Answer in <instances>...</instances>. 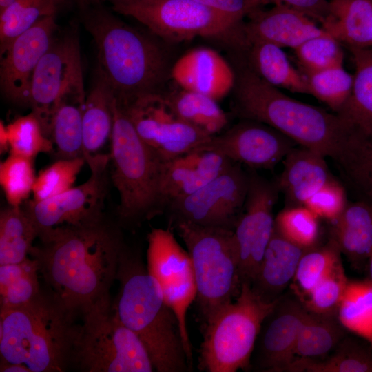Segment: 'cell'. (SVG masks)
<instances>
[{
	"label": "cell",
	"instance_id": "obj_1",
	"mask_svg": "<svg viewBox=\"0 0 372 372\" xmlns=\"http://www.w3.org/2000/svg\"><path fill=\"white\" fill-rule=\"evenodd\" d=\"M30 254L55 295L76 314L110 298V289L126 246L104 218L53 230L39 237Z\"/></svg>",
	"mask_w": 372,
	"mask_h": 372
},
{
	"label": "cell",
	"instance_id": "obj_2",
	"mask_svg": "<svg viewBox=\"0 0 372 372\" xmlns=\"http://www.w3.org/2000/svg\"><path fill=\"white\" fill-rule=\"evenodd\" d=\"M83 12V25L97 49L98 74L119 104L125 106L140 96L169 90L176 60L174 44L123 22L100 3Z\"/></svg>",
	"mask_w": 372,
	"mask_h": 372
},
{
	"label": "cell",
	"instance_id": "obj_3",
	"mask_svg": "<svg viewBox=\"0 0 372 372\" xmlns=\"http://www.w3.org/2000/svg\"><path fill=\"white\" fill-rule=\"evenodd\" d=\"M229 52L235 74L232 114L240 119L267 124L298 145L333 161L350 133L347 121L337 113L289 97L258 75L241 52Z\"/></svg>",
	"mask_w": 372,
	"mask_h": 372
},
{
	"label": "cell",
	"instance_id": "obj_4",
	"mask_svg": "<svg viewBox=\"0 0 372 372\" xmlns=\"http://www.w3.org/2000/svg\"><path fill=\"white\" fill-rule=\"evenodd\" d=\"M76 316L50 289L24 304L0 308L1 364L26 372L65 371L79 331Z\"/></svg>",
	"mask_w": 372,
	"mask_h": 372
},
{
	"label": "cell",
	"instance_id": "obj_5",
	"mask_svg": "<svg viewBox=\"0 0 372 372\" xmlns=\"http://www.w3.org/2000/svg\"><path fill=\"white\" fill-rule=\"evenodd\" d=\"M118 295L112 309L146 348L158 372L190 369L176 316L166 304L158 281L139 254L125 247L116 274Z\"/></svg>",
	"mask_w": 372,
	"mask_h": 372
},
{
	"label": "cell",
	"instance_id": "obj_6",
	"mask_svg": "<svg viewBox=\"0 0 372 372\" xmlns=\"http://www.w3.org/2000/svg\"><path fill=\"white\" fill-rule=\"evenodd\" d=\"M110 155L121 221L137 224L166 210L161 189L165 161L139 136L116 97Z\"/></svg>",
	"mask_w": 372,
	"mask_h": 372
},
{
	"label": "cell",
	"instance_id": "obj_7",
	"mask_svg": "<svg viewBox=\"0 0 372 372\" xmlns=\"http://www.w3.org/2000/svg\"><path fill=\"white\" fill-rule=\"evenodd\" d=\"M174 225L192 260L196 300L205 322L240 292L242 281L234 229L187 222Z\"/></svg>",
	"mask_w": 372,
	"mask_h": 372
},
{
	"label": "cell",
	"instance_id": "obj_8",
	"mask_svg": "<svg viewBox=\"0 0 372 372\" xmlns=\"http://www.w3.org/2000/svg\"><path fill=\"white\" fill-rule=\"evenodd\" d=\"M277 300H263L249 283L242 282L238 297L205 322L200 369L236 372L248 369L262 324Z\"/></svg>",
	"mask_w": 372,
	"mask_h": 372
},
{
	"label": "cell",
	"instance_id": "obj_9",
	"mask_svg": "<svg viewBox=\"0 0 372 372\" xmlns=\"http://www.w3.org/2000/svg\"><path fill=\"white\" fill-rule=\"evenodd\" d=\"M72 366L85 372H151L149 355L139 338L112 309L111 298L82 313Z\"/></svg>",
	"mask_w": 372,
	"mask_h": 372
},
{
	"label": "cell",
	"instance_id": "obj_10",
	"mask_svg": "<svg viewBox=\"0 0 372 372\" xmlns=\"http://www.w3.org/2000/svg\"><path fill=\"white\" fill-rule=\"evenodd\" d=\"M112 9L135 19L172 44L202 37L218 39L231 47L241 38L243 22L238 23L194 0H136Z\"/></svg>",
	"mask_w": 372,
	"mask_h": 372
},
{
	"label": "cell",
	"instance_id": "obj_11",
	"mask_svg": "<svg viewBox=\"0 0 372 372\" xmlns=\"http://www.w3.org/2000/svg\"><path fill=\"white\" fill-rule=\"evenodd\" d=\"M72 94H85L80 43L74 31L54 39L32 79L28 105L50 138L53 112L59 102Z\"/></svg>",
	"mask_w": 372,
	"mask_h": 372
},
{
	"label": "cell",
	"instance_id": "obj_12",
	"mask_svg": "<svg viewBox=\"0 0 372 372\" xmlns=\"http://www.w3.org/2000/svg\"><path fill=\"white\" fill-rule=\"evenodd\" d=\"M91 174L83 184L72 187L52 198L25 203L23 209L38 231V238L53 230L79 226L102 220L107 192V167L109 154L85 158Z\"/></svg>",
	"mask_w": 372,
	"mask_h": 372
},
{
	"label": "cell",
	"instance_id": "obj_13",
	"mask_svg": "<svg viewBox=\"0 0 372 372\" xmlns=\"http://www.w3.org/2000/svg\"><path fill=\"white\" fill-rule=\"evenodd\" d=\"M249 181V172L234 163L198 190L170 203L166 210L173 223L234 229L243 210Z\"/></svg>",
	"mask_w": 372,
	"mask_h": 372
},
{
	"label": "cell",
	"instance_id": "obj_14",
	"mask_svg": "<svg viewBox=\"0 0 372 372\" xmlns=\"http://www.w3.org/2000/svg\"><path fill=\"white\" fill-rule=\"evenodd\" d=\"M121 106L139 136L165 161L196 149L211 137L180 118L164 94L142 96Z\"/></svg>",
	"mask_w": 372,
	"mask_h": 372
},
{
	"label": "cell",
	"instance_id": "obj_15",
	"mask_svg": "<svg viewBox=\"0 0 372 372\" xmlns=\"http://www.w3.org/2000/svg\"><path fill=\"white\" fill-rule=\"evenodd\" d=\"M249 174L244 211L236 224L234 234L242 283L251 285L274 230L273 209L280 190L276 180H269L254 169Z\"/></svg>",
	"mask_w": 372,
	"mask_h": 372
},
{
	"label": "cell",
	"instance_id": "obj_16",
	"mask_svg": "<svg viewBox=\"0 0 372 372\" xmlns=\"http://www.w3.org/2000/svg\"><path fill=\"white\" fill-rule=\"evenodd\" d=\"M297 145L291 138L267 124L240 119L194 150L214 152L252 169H273Z\"/></svg>",
	"mask_w": 372,
	"mask_h": 372
},
{
	"label": "cell",
	"instance_id": "obj_17",
	"mask_svg": "<svg viewBox=\"0 0 372 372\" xmlns=\"http://www.w3.org/2000/svg\"><path fill=\"white\" fill-rule=\"evenodd\" d=\"M308 310L294 293L283 294L265 318L253 353L261 371L281 372L295 359V349ZM253 354V353H252Z\"/></svg>",
	"mask_w": 372,
	"mask_h": 372
},
{
	"label": "cell",
	"instance_id": "obj_18",
	"mask_svg": "<svg viewBox=\"0 0 372 372\" xmlns=\"http://www.w3.org/2000/svg\"><path fill=\"white\" fill-rule=\"evenodd\" d=\"M54 15L45 17L17 37L1 54L0 85L11 101L28 105L34 70L54 40Z\"/></svg>",
	"mask_w": 372,
	"mask_h": 372
},
{
	"label": "cell",
	"instance_id": "obj_19",
	"mask_svg": "<svg viewBox=\"0 0 372 372\" xmlns=\"http://www.w3.org/2000/svg\"><path fill=\"white\" fill-rule=\"evenodd\" d=\"M249 17V20L241 25L243 47L253 42L265 41L294 50L309 39L329 34L310 17L282 3H276L267 10L260 8Z\"/></svg>",
	"mask_w": 372,
	"mask_h": 372
},
{
	"label": "cell",
	"instance_id": "obj_20",
	"mask_svg": "<svg viewBox=\"0 0 372 372\" xmlns=\"http://www.w3.org/2000/svg\"><path fill=\"white\" fill-rule=\"evenodd\" d=\"M171 77L180 88L217 101L231 93L235 82L231 64L215 50L205 47L192 49L176 59Z\"/></svg>",
	"mask_w": 372,
	"mask_h": 372
},
{
	"label": "cell",
	"instance_id": "obj_21",
	"mask_svg": "<svg viewBox=\"0 0 372 372\" xmlns=\"http://www.w3.org/2000/svg\"><path fill=\"white\" fill-rule=\"evenodd\" d=\"M234 162L214 152L193 150L165 161L161 189L167 206L198 190Z\"/></svg>",
	"mask_w": 372,
	"mask_h": 372
},
{
	"label": "cell",
	"instance_id": "obj_22",
	"mask_svg": "<svg viewBox=\"0 0 372 372\" xmlns=\"http://www.w3.org/2000/svg\"><path fill=\"white\" fill-rule=\"evenodd\" d=\"M325 158L320 153L302 146H296L286 155L283 171L276 179L285 207L304 205L332 178Z\"/></svg>",
	"mask_w": 372,
	"mask_h": 372
},
{
	"label": "cell",
	"instance_id": "obj_23",
	"mask_svg": "<svg viewBox=\"0 0 372 372\" xmlns=\"http://www.w3.org/2000/svg\"><path fill=\"white\" fill-rule=\"evenodd\" d=\"M305 251L284 238L274 229L251 283L254 291L267 302L278 300L291 285L300 259Z\"/></svg>",
	"mask_w": 372,
	"mask_h": 372
},
{
	"label": "cell",
	"instance_id": "obj_24",
	"mask_svg": "<svg viewBox=\"0 0 372 372\" xmlns=\"http://www.w3.org/2000/svg\"><path fill=\"white\" fill-rule=\"evenodd\" d=\"M331 225L330 238L355 268L367 263L372 252V205L362 200L348 203Z\"/></svg>",
	"mask_w": 372,
	"mask_h": 372
},
{
	"label": "cell",
	"instance_id": "obj_25",
	"mask_svg": "<svg viewBox=\"0 0 372 372\" xmlns=\"http://www.w3.org/2000/svg\"><path fill=\"white\" fill-rule=\"evenodd\" d=\"M251 69L265 81L293 93L309 94L307 76L289 62L282 48L269 42L256 41L237 50Z\"/></svg>",
	"mask_w": 372,
	"mask_h": 372
},
{
	"label": "cell",
	"instance_id": "obj_26",
	"mask_svg": "<svg viewBox=\"0 0 372 372\" xmlns=\"http://www.w3.org/2000/svg\"><path fill=\"white\" fill-rule=\"evenodd\" d=\"M322 28L348 48H367L372 40V0H330Z\"/></svg>",
	"mask_w": 372,
	"mask_h": 372
},
{
	"label": "cell",
	"instance_id": "obj_27",
	"mask_svg": "<svg viewBox=\"0 0 372 372\" xmlns=\"http://www.w3.org/2000/svg\"><path fill=\"white\" fill-rule=\"evenodd\" d=\"M147 268L161 286L194 277L189 254L169 229L154 228L147 237Z\"/></svg>",
	"mask_w": 372,
	"mask_h": 372
},
{
	"label": "cell",
	"instance_id": "obj_28",
	"mask_svg": "<svg viewBox=\"0 0 372 372\" xmlns=\"http://www.w3.org/2000/svg\"><path fill=\"white\" fill-rule=\"evenodd\" d=\"M333 161L358 200L372 205V135L351 130Z\"/></svg>",
	"mask_w": 372,
	"mask_h": 372
},
{
	"label": "cell",
	"instance_id": "obj_29",
	"mask_svg": "<svg viewBox=\"0 0 372 372\" xmlns=\"http://www.w3.org/2000/svg\"><path fill=\"white\" fill-rule=\"evenodd\" d=\"M115 96L107 83L99 74L86 96L83 114L84 158L102 154L110 143Z\"/></svg>",
	"mask_w": 372,
	"mask_h": 372
},
{
	"label": "cell",
	"instance_id": "obj_30",
	"mask_svg": "<svg viewBox=\"0 0 372 372\" xmlns=\"http://www.w3.org/2000/svg\"><path fill=\"white\" fill-rule=\"evenodd\" d=\"M355 66L351 94L337 114L352 130L372 135V46L349 48Z\"/></svg>",
	"mask_w": 372,
	"mask_h": 372
},
{
	"label": "cell",
	"instance_id": "obj_31",
	"mask_svg": "<svg viewBox=\"0 0 372 372\" xmlns=\"http://www.w3.org/2000/svg\"><path fill=\"white\" fill-rule=\"evenodd\" d=\"M85 99V94H82L65 96L53 112L50 138L58 159L84 158L83 114Z\"/></svg>",
	"mask_w": 372,
	"mask_h": 372
},
{
	"label": "cell",
	"instance_id": "obj_32",
	"mask_svg": "<svg viewBox=\"0 0 372 372\" xmlns=\"http://www.w3.org/2000/svg\"><path fill=\"white\" fill-rule=\"evenodd\" d=\"M284 371L372 372V346L346 335L324 360L296 358Z\"/></svg>",
	"mask_w": 372,
	"mask_h": 372
},
{
	"label": "cell",
	"instance_id": "obj_33",
	"mask_svg": "<svg viewBox=\"0 0 372 372\" xmlns=\"http://www.w3.org/2000/svg\"><path fill=\"white\" fill-rule=\"evenodd\" d=\"M164 96L180 118L209 136L220 134L228 123L227 114L209 96L181 88L169 90Z\"/></svg>",
	"mask_w": 372,
	"mask_h": 372
},
{
	"label": "cell",
	"instance_id": "obj_34",
	"mask_svg": "<svg viewBox=\"0 0 372 372\" xmlns=\"http://www.w3.org/2000/svg\"><path fill=\"white\" fill-rule=\"evenodd\" d=\"M38 231L22 206L9 205L0 213V265L28 258Z\"/></svg>",
	"mask_w": 372,
	"mask_h": 372
},
{
	"label": "cell",
	"instance_id": "obj_35",
	"mask_svg": "<svg viewBox=\"0 0 372 372\" xmlns=\"http://www.w3.org/2000/svg\"><path fill=\"white\" fill-rule=\"evenodd\" d=\"M346 330L337 315L308 311L297 339L296 358H317L327 354L347 335Z\"/></svg>",
	"mask_w": 372,
	"mask_h": 372
},
{
	"label": "cell",
	"instance_id": "obj_36",
	"mask_svg": "<svg viewBox=\"0 0 372 372\" xmlns=\"http://www.w3.org/2000/svg\"><path fill=\"white\" fill-rule=\"evenodd\" d=\"M337 315L347 330L372 346V284L369 280H349Z\"/></svg>",
	"mask_w": 372,
	"mask_h": 372
},
{
	"label": "cell",
	"instance_id": "obj_37",
	"mask_svg": "<svg viewBox=\"0 0 372 372\" xmlns=\"http://www.w3.org/2000/svg\"><path fill=\"white\" fill-rule=\"evenodd\" d=\"M39 264L36 259L0 265V308L24 304L41 291L38 280Z\"/></svg>",
	"mask_w": 372,
	"mask_h": 372
},
{
	"label": "cell",
	"instance_id": "obj_38",
	"mask_svg": "<svg viewBox=\"0 0 372 372\" xmlns=\"http://www.w3.org/2000/svg\"><path fill=\"white\" fill-rule=\"evenodd\" d=\"M57 8L54 0H15L0 12V55L39 20L54 15Z\"/></svg>",
	"mask_w": 372,
	"mask_h": 372
},
{
	"label": "cell",
	"instance_id": "obj_39",
	"mask_svg": "<svg viewBox=\"0 0 372 372\" xmlns=\"http://www.w3.org/2000/svg\"><path fill=\"white\" fill-rule=\"evenodd\" d=\"M340 254L338 245L331 238L324 245L305 251L293 280V293L299 298L306 296L341 261Z\"/></svg>",
	"mask_w": 372,
	"mask_h": 372
},
{
	"label": "cell",
	"instance_id": "obj_40",
	"mask_svg": "<svg viewBox=\"0 0 372 372\" xmlns=\"http://www.w3.org/2000/svg\"><path fill=\"white\" fill-rule=\"evenodd\" d=\"M319 218L304 205L285 207L274 219L275 230L304 250L318 246Z\"/></svg>",
	"mask_w": 372,
	"mask_h": 372
},
{
	"label": "cell",
	"instance_id": "obj_41",
	"mask_svg": "<svg viewBox=\"0 0 372 372\" xmlns=\"http://www.w3.org/2000/svg\"><path fill=\"white\" fill-rule=\"evenodd\" d=\"M10 154L31 160L40 153L54 150L52 140L45 134L37 116L31 112L6 125Z\"/></svg>",
	"mask_w": 372,
	"mask_h": 372
},
{
	"label": "cell",
	"instance_id": "obj_42",
	"mask_svg": "<svg viewBox=\"0 0 372 372\" xmlns=\"http://www.w3.org/2000/svg\"><path fill=\"white\" fill-rule=\"evenodd\" d=\"M310 94L325 103L335 113H338L349 100L353 89V76L342 65L329 68L304 74Z\"/></svg>",
	"mask_w": 372,
	"mask_h": 372
},
{
	"label": "cell",
	"instance_id": "obj_43",
	"mask_svg": "<svg viewBox=\"0 0 372 372\" xmlns=\"http://www.w3.org/2000/svg\"><path fill=\"white\" fill-rule=\"evenodd\" d=\"M35 178L33 160L10 154L0 163V184L10 206L23 205L32 192Z\"/></svg>",
	"mask_w": 372,
	"mask_h": 372
},
{
	"label": "cell",
	"instance_id": "obj_44",
	"mask_svg": "<svg viewBox=\"0 0 372 372\" xmlns=\"http://www.w3.org/2000/svg\"><path fill=\"white\" fill-rule=\"evenodd\" d=\"M85 163L84 158L57 159L40 171L35 178L32 200L42 201L72 188Z\"/></svg>",
	"mask_w": 372,
	"mask_h": 372
},
{
	"label": "cell",
	"instance_id": "obj_45",
	"mask_svg": "<svg viewBox=\"0 0 372 372\" xmlns=\"http://www.w3.org/2000/svg\"><path fill=\"white\" fill-rule=\"evenodd\" d=\"M348 282L349 280L340 261L326 277L300 299L311 312L337 315Z\"/></svg>",
	"mask_w": 372,
	"mask_h": 372
},
{
	"label": "cell",
	"instance_id": "obj_46",
	"mask_svg": "<svg viewBox=\"0 0 372 372\" xmlns=\"http://www.w3.org/2000/svg\"><path fill=\"white\" fill-rule=\"evenodd\" d=\"M340 42L329 34L309 39L294 49L304 74L342 65Z\"/></svg>",
	"mask_w": 372,
	"mask_h": 372
},
{
	"label": "cell",
	"instance_id": "obj_47",
	"mask_svg": "<svg viewBox=\"0 0 372 372\" xmlns=\"http://www.w3.org/2000/svg\"><path fill=\"white\" fill-rule=\"evenodd\" d=\"M164 300L177 318L187 358L192 362L191 341L186 323L187 309L196 300L197 291L194 277L182 281L161 286Z\"/></svg>",
	"mask_w": 372,
	"mask_h": 372
},
{
	"label": "cell",
	"instance_id": "obj_48",
	"mask_svg": "<svg viewBox=\"0 0 372 372\" xmlns=\"http://www.w3.org/2000/svg\"><path fill=\"white\" fill-rule=\"evenodd\" d=\"M347 204L344 186L332 177L304 205L319 218L332 223L341 215Z\"/></svg>",
	"mask_w": 372,
	"mask_h": 372
},
{
	"label": "cell",
	"instance_id": "obj_49",
	"mask_svg": "<svg viewBox=\"0 0 372 372\" xmlns=\"http://www.w3.org/2000/svg\"><path fill=\"white\" fill-rule=\"evenodd\" d=\"M238 23L254 10L260 8L265 0H194Z\"/></svg>",
	"mask_w": 372,
	"mask_h": 372
},
{
	"label": "cell",
	"instance_id": "obj_50",
	"mask_svg": "<svg viewBox=\"0 0 372 372\" xmlns=\"http://www.w3.org/2000/svg\"><path fill=\"white\" fill-rule=\"evenodd\" d=\"M288 5L308 16L319 21L321 23L329 13V3L327 0H265Z\"/></svg>",
	"mask_w": 372,
	"mask_h": 372
},
{
	"label": "cell",
	"instance_id": "obj_51",
	"mask_svg": "<svg viewBox=\"0 0 372 372\" xmlns=\"http://www.w3.org/2000/svg\"><path fill=\"white\" fill-rule=\"evenodd\" d=\"M9 150V142L6 130V125L3 122H0V153L1 154Z\"/></svg>",
	"mask_w": 372,
	"mask_h": 372
},
{
	"label": "cell",
	"instance_id": "obj_52",
	"mask_svg": "<svg viewBox=\"0 0 372 372\" xmlns=\"http://www.w3.org/2000/svg\"><path fill=\"white\" fill-rule=\"evenodd\" d=\"M80 8L83 10L92 6L100 3V0H75Z\"/></svg>",
	"mask_w": 372,
	"mask_h": 372
},
{
	"label": "cell",
	"instance_id": "obj_53",
	"mask_svg": "<svg viewBox=\"0 0 372 372\" xmlns=\"http://www.w3.org/2000/svg\"><path fill=\"white\" fill-rule=\"evenodd\" d=\"M113 5V7L125 6L134 2L136 0H109Z\"/></svg>",
	"mask_w": 372,
	"mask_h": 372
},
{
	"label": "cell",
	"instance_id": "obj_54",
	"mask_svg": "<svg viewBox=\"0 0 372 372\" xmlns=\"http://www.w3.org/2000/svg\"><path fill=\"white\" fill-rule=\"evenodd\" d=\"M367 265H368V272H369V278L368 280L372 284V252L368 260Z\"/></svg>",
	"mask_w": 372,
	"mask_h": 372
},
{
	"label": "cell",
	"instance_id": "obj_55",
	"mask_svg": "<svg viewBox=\"0 0 372 372\" xmlns=\"http://www.w3.org/2000/svg\"><path fill=\"white\" fill-rule=\"evenodd\" d=\"M15 0H0V12L6 9L9 5H10Z\"/></svg>",
	"mask_w": 372,
	"mask_h": 372
},
{
	"label": "cell",
	"instance_id": "obj_56",
	"mask_svg": "<svg viewBox=\"0 0 372 372\" xmlns=\"http://www.w3.org/2000/svg\"><path fill=\"white\" fill-rule=\"evenodd\" d=\"M65 0H54L55 4L56 5V6L58 7L59 5L62 4L63 3H64Z\"/></svg>",
	"mask_w": 372,
	"mask_h": 372
},
{
	"label": "cell",
	"instance_id": "obj_57",
	"mask_svg": "<svg viewBox=\"0 0 372 372\" xmlns=\"http://www.w3.org/2000/svg\"><path fill=\"white\" fill-rule=\"evenodd\" d=\"M371 46H372V40H371V43H370V45H369V47H371Z\"/></svg>",
	"mask_w": 372,
	"mask_h": 372
}]
</instances>
